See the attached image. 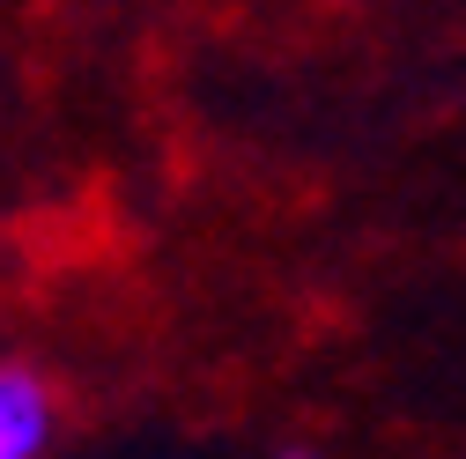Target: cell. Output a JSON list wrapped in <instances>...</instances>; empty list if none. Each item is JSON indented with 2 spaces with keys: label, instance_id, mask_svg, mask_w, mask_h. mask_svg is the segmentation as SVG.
I'll use <instances>...</instances> for the list:
<instances>
[{
  "label": "cell",
  "instance_id": "cell-2",
  "mask_svg": "<svg viewBox=\"0 0 466 459\" xmlns=\"http://www.w3.org/2000/svg\"><path fill=\"white\" fill-rule=\"evenodd\" d=\"M274 459H319V452H274Z\"/></svg>",
  "mask_w": 466,
  "mask_h": 459
},
{
  "label": "cell",
  "instance_id": "cell-1",
  "mask_svg": "<svg viewBox=\"0 0 466 459\" xmlns=\"http://www.w3.org/2000/svg\"><path fill=\"white\" fill-rule=\"evenodd\" d=\"M52 444V385L30 363H0V459H45Z\"/></svg>",
  "mask_w": 466,
  "mask_h": 459
}]
</instances>
